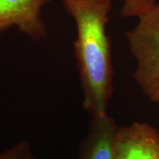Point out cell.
<instances>
[{"label":"cell","instance_id":"obj_7","mask_svg":"<svg viewBox=\"0 0 159 159\" xmlns=\"http://www.w3.org/2000/svg\"><path fill=\"white\" fill-rule=\"evenodd\" d=\"M0 159H36L31 145L27 142H20L11 148L0 152Z\"/></svg>","mask_w":159,"mask_h":159},{"label":"cell","instance_id":"obj_1","mask_svg":"<svg viewBox=\"0 0 159 159\" xmlns=\"http://www.w3.org/2000/svg\"><path fill=\"white\" fill-rule=\"evenodd\" d=\"M76 26L74 56L82 104L91 117L108 113L113 93L111 46L107 34L112 0H61Z\"/></svg>","mask_w":159,"mask_h":159},{"label":"cell","instance_id":"obj_6","mask_svg":"<svg viewBox=\"0 0 159 159\" xmlns=\"http://www.w3.org/2000/svg\"><path fill=\"white\" fill-rule=\"evenodd\" d=\"M158 0H122L120 15L123 18H138L148 11Z\"/></svg>","mask_w":159,"mask_h":159},{"label":"cell","instance_id":"obj_4","mask_svg":"<svg viewBox=\"0 0 159 159\" xmlns=\"http://www.w3.org/2000/svg\"><path fill=\"white\" fill-rule=\"evenodd\" d=\"M114 159H159V130L140 121L119 126Z\"/></svg>","mask_w":159,"mask_h":159},{"label":"cell","instance_id":"obj_3","mask_svg":"<svg viewBox=\"0 0 159 159\" xmlns=\"http://www.w3.org/2000/svg\"><path fill=\"white\" fill-rule=\"evenodd\" d=\"M50 1L0 0V34L11 28H16L34 41L45 38L47 29L42 11Z\"/></svg>","mask_w":159,"mask_h":159},{"label":"cell","instance_id":"obj_5","mask_svg":"<svg viewBox=\"0 0 159 159\" xmlns=\"http://www.w3.org/2000/svg\"><path fill=\"white\" fill-rule=\"evenodd\" d=\"M119 128L109 113L91 117L89 130L80 142L77 159H114Z\"/></svg>","mask_w":159,"mask_h":159},{"label":"cell","instance_id":"obj_2","mask_svg":"<svg viewBox=\"0 0 159 159\" xmlns=\"http://www.w3.org/2000/svg\"><path fill=\"white\" fill-rule=\"evenodd\" d=\"M126 40L135 60L134 79L145 97L159 103V1L138 18Z\"/></svg>","mask_w":159,"mask_h":159}]
</instances>
